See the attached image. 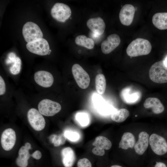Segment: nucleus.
<instances>
[{
	"label": "nucleus",
	"mask_w": 167,
	"mask_h": 167,
	"mask_svg": "<svg viewBox=\"0 0 167 167\" xmlns=\"http://www.w3.org/2000/svg\"><path fill=\"white\" fill-rule=\"evenodd\" d=\"M143 105L145 108L151 110L152 113L159 115L164 113L165 107L158 98L156 97H148L145 101Z\"/></svg>",
	"instance_id": "dca6fc26"
},
{
	"label": "nucleus",
	"mask_w": 167,
	"mask_h": 167,
	"mask_svg": "<svg viewBox=\"0 0 167 167\" xmlns=\"http://www.w3.org/2000/svg\"><path fill=\"white\" fill-rule=\"evenodd\" d=\"M6 91V84L5 81L1 76H0V95L4 94Z\"/></svg>",
	"instance_id": "72a5a7b5"
},
{
	"label": "nucleus",
	"mask_w": 167,
	"mask_h": 167,
	"mask_svg": "<svg viewBox=\"0 0 167 167\" xmlns=\"http://www.w3.org/2000/svg\"><path fill=\"white\" fill-rule=\"evenodd\" d=\"M34 79L39 85L44 88L51 87L54 83V79L52 74L45 71H38L34 75Z\"/></svg>",
	"instance_id": "2eb2a0df"
},
{
	"label": "nucleus",
	"mask_w": 167,
	"mask_h": 167,
	"mask_svg": "<svg viewBox=\"0 0 167 167\" xmlns=\"http://www.w3.org/2000/svg\"><path fill=\"white\" fill-rule=\"evenodd\" d=\"M88 28L93 33L101 35L104 32L105 24L100 17L89 19L86 23Z\"/></svg>",
	"instance_id": "f3484780"
},
{
	"label": "nucleus",
	"mask_w": 167,
	"mask_h": 167,
	"mask_svg": "<svg viewBox=\"0 0 167 167\" xmlns=\"http://www.w3.org/2000/svg\"><path fill=\"white\" fill-rule=\"evenodd\" d=\"M62 161L65 167H72L74 164L76 157L73 149L70 147L63 148L62 150Z\"/></svg>",
	"instance_id": "6ab92c4d"
},
{
	"label": "nucleus",
	"mask_w": 167,
	"mask_h": 167,
	"mask_svg": "<svg viewBox=\"0 0 167 167\" xmlns=\"http://www.w3.org/2000/svg\"><path fill=\"white\" fill-rule=\"evenodd\" d=\"M51 142L54 143V146L58 147L63 144L66 141V138L64 134L59 136L53 135L51 136Z\"/></svg>",
	"instance_id": "c85d7f7f"
},
{
	"label": "nucleus",
	"mask_w": 167,
	"mask_h": 167,
	"mask_svg": "<svg viewBox=\"0 0 167 167\" xmlns=\"http://www.w3.org/2000/svg\"><path fill=\"white\" fill-rule=\"evenodd\" d=\"M92 166L91 162L86 158L80 159L77 163L78 167H92Z\"/></svg>",
	"instance_id": "7c9ffc66"
},
{
	"label": "nucleus",
	"mask_w": 167,
	"mask_h": 167,
	"mask_svg": "<svg viewBox=\"0 0 167 167\" xmlns=\"http://www.w3.org/2000/svg\"><path fill=\"white\" fill-rule=\"evenodd\" d=\"M105 150L99 147H95L92 149V152L95 155L103 156L105 154Z\"/></svg>",
	"instance_id": "473e14b6"
},
{
	"label": "nucleus",
	"mask_w": 167,
	"mask_h": 167,
	"mask_svg": "<svg viewBox=\"0 0 167 167\" xmlns=\"http://www.w3.org/2000/svg\"><path fill=\"white\" fill-rule=\"evenodd\" d=\"M152 126H139L133 152L134 167L140 165L148 157L149 138Z\"/></svg>",
	"instance_id": "f03ea898"
},
{
	"label": "nucleus",
	"mask_w": 167,
	"mask_h": 167,
	"mask_svg": "<svg viewBox=\"0 0 167 167\" xmlns=\"http://www.w3.org/2000/svg\"><path fill=\"white\" fill-rule=\"evenodd\" d=\"M28 122L33 129L36 131H40L45 128V119L39 111L35 108L30 109L27 113Z\"/></svg>",
	"instance_id": "9d476101"
},
{
	"label": "nucleus",
	"mask_w": 167,
	"mask_h": 167,
	"mask_svg": "<svg viewBox=\"0 0 167 167\" xmlns=\"http://www.w3.org/2000/svg\"><path fill=\"white\" fill-rule=\"evenodd\" d=\"M121 96L125 103L131 104L138 102L140 99L141 95L138 91H132L130 88H126L122 91Z\"/></svg>",
	"instance_id": "a211bd4d"
},
{
	"label": "nucleus",
	"mask_w": 167,
	"mask_h": 167,
	"mask_svg": "<svg viewBox=\"0 0 167 167\" xmlns=\"http://www.w3.org/2000/svg\"><path fill=\"white\" fill-rule=\"evenodd\" d=\"M152 48L151 44L148 40L142 38H137L129 45L126 52L129 56L135 57L149 54Z\"/></svg>",
	"instance_id": "20e7f679"
},
{
	"label": "nucleus",
	"mask_w": 167,
	"mask_h": 167,
	"mask_svg": "<svg viewBox=\"0 0 167 167\" xmlns=\"http://www.w3.org/2000/svg\"><path fill=\"white\" fill-rule=\"evenodd\" d=\"M92 144L95 147H97L106 150L110 149L112 146V143L109 139L102 136L97 137Z\"/></svg>",
	"instance_id": "5701e85b"
},
{
	"label": "nucleus",
	"mask_w": 167,
	"mask_h": 167,
	"mask_svg": "<svg viewBox=\"0 0 167 167\" xmlns=\"http://www.w3.org/2000/svg\"><path fill=\"white\" fill-rule=\"evenodd\" d=\"M16 54L14 52H11L9 53L6 60V63L7 64H12L16 57Z\"/></svg>",
	"instance_id": "2f4dec72"
},
{
	"label": "nucleus",
	"mask_w": 167,
	"mask_h": 167,
	"mask_svg": "<svg viewBox=\"0 0 167 167\" xmlns=\"http://www.w3.org/2000/svg\"><path fill=\"white\" fill-rule=\"evenodd\" d=\"M31 156L35 159L39 160L41 157V153L39 151L36 150Z\"/></svg>",
	"instance_id": "f704fd0d"
},
{
	"label": "nucleus",
	"mask_w": 167,
	"mask_h": 167,
	"mask_svg": "<svg viewBox=\"0 0 167 167\" xmlns=\"http://www.w3.org/2000/svg\"><path fill=\"white\" fill-rule=\"evenodd\" d=\"M139 126H130L123 133L118 143V148L123 152L128 165L134 167L133 152L136 142Z\"/></svg>",
	"instance_id": "7ed1b4c3"
},
{
	"label": "nucleus",
	"mask_w": 167,
	"mask_h": 167,
	"mask_svg": "<svg viewBox=\"0 0 167 167\" xmlns=\"http://www.w3.org/2000/svg\"><path fill=\"white\" fill-rule=\"evenodd\" d=\"M135 12L134 7L131 4H126L121 9L119 15L120 21L123 25L128 26L132 23Z\"/></svg>",
	"instance_id": "ddd939ff"
},
{
	"label": "nucleus",
	"mask_w": 167,
	"mask_h": 167,
	"mask_svg": "<svg viewBox=\"0 0 167 167\" xmlns=\"http://www.w3.org/2000/svg\"><path fill=\"white\" fill-rule=\"evenodd\" d=\"M75 42L77 45L88 49H93L95 45L94 42L92 39L87 37L84 35L77 36L75 39Z\"/></svg>",
	"instance_id": "4be33fe9"
},
{
	"label": "nucleus",
	"mask_w": 167,
	"mask_h": 167,
	"mask_svg": "<svg viewBox=\"0 0 167 167\" xmlns=\"http://www.w3.org/2000/svg\"><path fill=\"white\" fill-rule=\"evenodd\" d=\"M71 70L73 76L78 86L83 89L87 88L88 87L90 81L88 73L78 64L73 65Z\"/></svg>",
	"instance_id": "6e6552de"
},
{
	"label": "nucleus",
	"mask_w": 167,
	"mask_h": 167,
	"mask_svg": "<svg viewBox=\"0 0 167 167\" xmlns=\"http://www.w3.org/2000/svg\"><path fill=\"white\" fill-rule=\"evenodd\" d=\"M152 22L157 28L163 30L167 29V12H159L152 16Z\"/></svg>",
	"instance_id": "aec40b11"
},
{
	"label": "nucleus",
	"mask_w": 167,
	"mask_h": 167,
	"mask_svg": "<svg viewBox=\"0 0 167 167\" xmlns=\"http://www.w3.org/2000/svg\"><path fill=\"white\" fill-rule=\"evenodd\" d=\"M70 8L67 5L62 3H56L51 10L52 17L58 22H64L71 15Z\"/></svg>",
	"instance_id": "1a4fd4ad"
},
{
	"label": "nucleus",
	"mask_w": 167,
	"mask_h": 167,
	"mask_svg": "<svg viewBox=\"0 0 167 167\" xmlns=\"http://www.w3.org/2000/svg\"><path fill=\"white\" fill-rule=\"evenodd\" d=\"M16 139L15 131L12 128L5 129L1 137V142L2 147L6 151H9L14 146Z\"/></svg>",
	"instance_id": "f8f14e48"
},
{
	"label": "nucleus",
	"mask_w": 167,
	"mask_h": 167,
	"mask_svg": "<svg viewBox=\"0 0 167 167\" xmlns=\"http://www.w3.org/2000/svg\"><path fill=\"white\" fill-rule=\"evenodd\" d=\"M64 134L66 138L71 142L77 141L80 138L79 133L75 131L66 130L65 131Z\"/></svg>",
	"instance_id": "c756f323"
},
{
	"label": "nucleus",
	"mask_w": 167,
	"mask_h": 167,
	"mask_svg": "<svg viewBox=\"0 0 167 167\" xmlns=\"http://www.w3.org/2000/svg\"><path fill=\"white\" fill-rule=\"evenodd\" d=\"M120 42V38L117 34H113L109 35L101 43L102 52L105 54L110 53L118 46Z\"/></svg>",
	"instance_id": "4468645a"
},
{
	"label": "nucleus",
	"mask_w": 167,
	"mask_h": 167,
	"mask_svg": "<svg viewBox=\"0 0 167 167\" xmlns=\"http://www.w3.org/2000/svg\"><path fill=\"white\" fill-rule=\"evenodd\" d=\"M12 64V65L10 68V71L13 75H17L19 73L21 70V59L17 56Z\"/></svg>",
	"instance_id": "cd10ccee"
},
{
	"label": "nucleus",
	"mask_w": 167,
	"mask_h": 167,
	"mask_svg": "<svg viewBox=\"0 0 167 167\" xmlns=\"http://www.w3.org/2000/svg\"><path fill=\"white\" fill-rule=\"evenodd\" d=\"M24 146L28 150L31 148V145L29 143H25Z\"/></svg>",
	"instance_id": "c9c22d12"
},
{
	"label": "nucleus",
	"mask_w": 167,
	"mask_h": 167,
	"mask_svg": "<svg viewBox=\"0 0 167 167\" xmlns=\"http://www.w3.org/2000/svg\"><path fill=\"white\" fill-rule=\"evenodd\" d=\"M38 108L39 112L46 116H53L61 109V106L58 103L47 99L41 101L38 104Z\"/></svg>",
	"instance_id": "0eeeda50"
},
{
	"label": "nucleus",
	"mask_w": 167,
	"mask_h": 167,
	"mask_svg": "<svg viewBox=\"0 0 167 167\" xmlns=\"http://www.w3.org/2000/svg\"><path fill=\"white\" fill-rule=\"evenodd\" d=\"M29 150L24 146H22L18 152V156L16 160V164L20 167H26L28 165V160L31 155Z\"/></svg>",
	"instance_id": "412c9836"
},
{
	"label": "nucleus",
	"mask_w": 167,
	"mask_h": 167,
	"mask_svg": "<svg viewBox=\"0 0 167 167\" xmlns=\"http://www.w3.org/2000/svg\"><path fill=\"white\" fill-rule=\"evenodd\" d=\"M148 167H167V159L160 158L151 159Z\"/></svg>",
	"instance_id": "bb28decb"
},
{
	"label": "nucleus",
	"mask_w": 167,
	"mask_h": 167,
	"mask_svg": "<svg viewBox=\"0 0 167 167\" xmlns=\"http://www.w3.org/2000/svg\"><path fill=\"white\" fill-rule=\"evenodd\" d=\"M22 34L25 40L28 43L42 39L43 36L40 27L32 22H27L24 25Z\"/></svg>",
	"instance_id": "423d86ee"
},
{
	"label": "nucleus",
	"mask_w": 167,
	"mask_h": 167,
	"mask_svg": "<svg viewBox=\"0 0 167 167\" xmlns=\"http://www.w3.org/2000/svg\"><path fill=\"white\" fill-rule=\"evenodd\" d=\"M130 113L127 109H121L113 113L111 116L112 120L117 123H121L125 121L129 116Z\"/></svg>",
	"instance_id": "b1692460"
},
{
	"label": "nucleus",
	"mask_w": 167,
	"mask_h": 167,
	"mask_svg": "<svg viewBox=\"0 0 167 167\" xmlns=\"http://www.w3.org/2000/svg\"><path fill=\"white\" fill-rule=\"evenodd\" d=\"M150 79L158 84L167 83V66L163 60L158 61L150 67L149 72Z\"/></svg>",
	"instance_id": "39448f33"
},
{
	"label": "nucleus",
	"mask_w": 167,
	"mask_h": 167,
	"mask_svg": "<svg viewBox=\"0 0 167 167\" xmlns=\"http://www.w3.org/2000/svg\"><path fill=\"white\" fill-rule=\"evenodd\" d=\"M148 156L151 159H167V125L152 126L149 138Z\"/></svg>",
	"instance_id": "f257e3e1"
},
{
	"label": "nucleus",
	"mask_w": 167,
	"mask_h": 167,
	"mask_svg": "<svg viewBox=\"0 0 167 167\" xmlns=\"http://www.w3.org/2000/svg\"><path fill=\"white\" fill-rule=\"evenodd\" d=\"M76 121L82 126H88L90 122V119L88 114L84 112H79L75 116Z\"/></svg>",
	"instance_id": "a878e982"
},
{
	"label": "nucleus",
	"mask_w": 167,
	"mask_h": 167,
	"mask_svg": "<svg viewBox=\"0 0 167 167\" xmlns=\"http://www.w3.org/2000/svg\"><path fill=\"white\" fill-rule=\"evenodd\" d=\"M26 47L30 52L41 56L48 54L50 51L49 43L44 38L28 43Z\"/></svg>",
	"instance_id": "9b49d317"
},
{
	"label": "nucleus",
	"mask_w": 167,
	"mask_h": 167,
	"mask_svg": "<svg viewBox=\"0 0 167 167\" xmlns=\"http://www.w3.org/2000/svg\"><path fill=\"white\" fill-rule=\"evenodd\" d=\"M163 60L165 65L167 66V55L166 56L164 60Z\"/></svg>",
	"instance_id": "e433bc0d"
},
{
	"label": "nucleus",
	"mask_w": 167,
	"mask_h": 167,
	"mask_svg": "<svg viewBox=\"0 0 167 167\" xmlns=\"http://www.w3.org/2000/svg\"><path fill=\"white\" fill-rule=\"evenodd\" d=\"M110 167H123V166L118 165H113L110 166Z\"/></svg>",
	"instance_id": "4c0bfd02"
},
{
	"label": "nucleus",
	"mask_w": 167,
	"mask_h": 167,
	"mask_svg": "<svg viewBox=\"0 0 167 167\" xmlns=\"http://www.w3.org/2000/svg\"><path fill=\"white\" fill-rule=\"evenodd\" d=\"M95 84L97 92L101 95L103 94L105 92L106 87V79L104 75L99 74L96 75Z\"/></svg>",
	"instance_id": "393cba45"
}]
</instances>
